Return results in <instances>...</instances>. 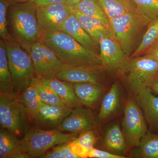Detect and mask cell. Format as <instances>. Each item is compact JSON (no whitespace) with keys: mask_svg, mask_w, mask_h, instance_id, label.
Instances as JSON below:
<instances>
[{"mask_svg":"<svg viewBox=\"0 0 158 158\" xmlns=\"http://www.w3.org/2000/svg\"><path fill=\"white\" fill-rule=\"evenodd\" d=\"M72 10L83 27L99 47L100 41L103 37H112L110 28L101 21L83 14L73 8Z\"/></svg>","mask_w":158,"mask_h":158,"instance_id":"18","label":"cell"},{"mask_svg":"<svg viewBox=\"0 0 158 158\" xmlns=\"http://www.w3.org/2000/svg\"><path fill=\"white\" fill-rule=\"evenodd\" d=\"M135 100L143 112L148 130L158 134V97L146 87L137 94Z\"/></svg>","mask_w":158,"mask_h":158,"instance_id":"15","label":"cell"},{"mask_svg":"<svg viewBox=\"0 0 158 158\" xmlns=\"http://www.w3.org/2000/svg\"><path fill=\"white\" fill-rule=\"evenodd\" d=\"M97 120L91 110L79 105L72 109L58 129L62 131L80 135L94 130L96 125Z\"/></svg>","mask_w":158,"mask_h":158,"instance_id":"12","label":"cell"},{"mask_svg":"<svg viewBox=\"0 0 158 158\" xmlns=\"http://www.w3.org/2000/svg\"><path fill=\"white\" fill-rule=\"evenodd\" d=\"M0 158H29L22 139L4 129H0Z\"/></svg>","mask_w":158,"mask_h":158,"instance_id":"17","label":"cell"},{"mask_svg":"<svg viewBox=\"0 0 158 158\" xmlns=\"http://www.w3.org/2000/svg\"><path fill=\"white\" fill-rule=\"evenodd\" d=\"M131 156L135 158H158V134L148 130L139 145L132 150Z\"/></svg>","mask_w":158,"mask_h":158,"instance_id":"23","label":"cell"},{"mask_svg":"<svg viewBox=\"0 0 158 158\" xmlns=\"http://www.w3.org/2000/svg\"><path fill=\"white\" fill-rule=\"evenodd\" d=\"M76 139L69 141V145L73 152L78 158H88L89 152L81 146Z\"/></svg>","mask_w":158,"mask_h":158,"instance_id":"35","label":"cell"},{"mask_svg":"<svg viewBox=\"0 0 158 158\" xmlns=\"http://www.w3.org/2000/svg\"><path fill=\"white\" fill-rule=\"evenodd\" d=\"M40 158H78L72 149L69 141L53 147L41 156Z\"/></svg>","mask_w":158,"mask_h":158,"instance_id":"31","label":"cell"},{"mask_svg":"<svg viewBox=\"0 0 158 158\" xmlns=\"http://www.w3.org/2000/svg\"><path fill=\"white\" fill-rule=\"evenodd\" d=\"M73 13L72 8L66 3L38 7L37 17L40 36L61 30L63 23Z\"/></svg>","mask_w":158,"mask_h":158,"instance_id":"10","label":"cell"},{"mask_svg":"<svg viewBox=\"0 0 158 158\" xmlns=\"http://www.w3.org/2000/svg\"><path fill=\"white\" fill-rule=\"evenodd\" d=\"M122 128L128 146L133 148L139 145L148 131L144 114L136 100L130 98L126 104Z\"/></svg>","mask_w":158,"mask_h":158,"instance_id":"8","label":"cell"},{"mask_svg":"<svg viewBox=\"0 0 158 158\" xmlns=\"http://www.w3.org/2000/svg\"><path fill=\"white\" fill-rule=\"evenodd\" d=\"M42 79L45 84L57 94L68 108L72 110L81 105L75 94L73 83L56 77Z\"/></svg>","mask_w":158,"mask_h":158,"instance_id":"21","label":"cell"},{"mask_svg":"<svg viewBox=\"0 0 158 158\" xmlns=\"http://www.w3.org/2000/svg\"><path fill=\"white\" fill-rule=\"evenodd\" d=\"M158 44V17L151 20L148 24L140 44L130 58L143 56Z\"/></svg>","mask_w":158,"mask_h":158,"instance_id":"25","label":"cell"},{"mask_svg":"<svg viewBox=\"0 0 158 158\" xmlns=\"http://www.w3.org/2000/svg\"><path fill=\"white\" fill-rule=\"evenodd\" d=\"M61 30L73 37L86 48L99 54V47L83 27L73 12L65 20Z\"/></svg>","mask_w":158,"mask_h":158,"instance_id":"16","label":"cell"},{"mask_svg":"<svg viewBox=\"0 0 158 158\" xmlns=\"http://www.w3.org/2000/svg\"><path fill=\"white\" fill-rule=\"evenodd\" d=\"M9 69L13 84V92L19 95L33 84L36 76L30 54L15 40L5 41Z\"/></svg>","mask_w":158,"mask_h":158,"instance_id":"4","label":"cell"},{"mask_svg":"<svg viewBox=\"0 0 158 158\" xmlns=\"http://www.w3.org/2000/svg\"><path fill=\"white\" fill-rule=\"evenodd\" d=\"M99 47L102 64L107 71L119 72L129 59L112 37L106 36L102 38Z\"/></svg>","mask_w":158,"mask_h":158,"instance_id":"13","label":"cell"},{"mask_svg":"<svg viewBox=\"0 0 158 158\" xmlns=\"http://www.w3.org/2000/svg\"><path fill=\"white\" fill-rule=\"evenodd\" d=\"M138 11L150 20L158 17V0H133Z\"/></svg>","mask_w":158,"mask_h":158,"instance_id":"32","label":"cell"},{"mask_svg":"<svg viewBox=\"0 0 158 158\" xmlns=\"http://www.w3.org/2000/svg\"><path fill=\"white\" fill-rule=\"evenodd\" d=\"M10 3L11 2H33L34 0H7Z\"/></svg>","mask_w":158,"mask_h":158,"instance_id":"40","label":"cell"},{"mask_svg":"<svg viewBox=\"0 0 158 158\" xmlns=\"http://www.w3.org/2000/svg\"><path fill=\"white\" fill-rule=\"evenodd\" d=\"M72 8L101 21L110 28L109 19L97 0H82Z\"/></svg>","mask_w":158,"mask_h":158,"instance_id":"28","label":"cell"},{"mask_svg":"<svg viewBox=\"0 0 158 158\" xmlns=\"http://www.w3.org/2000/svg\"><path fill=\"white\" fill-rule=\"evenodd\" d=\"M34 2L38 7H45L59 3L66 4V0H34Z\"/></svg>","mask_w":158,"mask_h":158,"instance_id":"36","label":"cell"},{"mask_svg":"<svg viewBox=\"0 0 158 158\" xmlns=\"http://www.w3.org/2000/svg\"><path fill=\"white\" fill-rule=\"evenodd\" d=\"M73 89L80 104L92 107L102 96L104 85L90 82H78L73 83Z\"/></svg>","mask_w":158,"mask_h":158,"instance_id":"20","label":"cell"},{"mask_svg":"<svg viewBox=\"0 0 158 158\" xmlns=\"http://www.w3.org/2000/svg\"><path fill=\"white\" fill-rule=\"evenodd\" d=\"M37 8L34 2H11L8 8L9 33L29 53L33 45L40 39Z\"/></svg>","mask_w":158,"mask_h":158,"instance_id":"1","label":"cell"},{"mask_svg":"<svg viewBox=\"0 0 158 158\" xmlns=\"http://www.w3.org/2000/svg\"><path fill=\"white\" fill-rule=\"evenodd\" d=\"M33 84L37 88L40 98L43 103L65 107H67L57 94L45 84L42 79L36 77Z\"/></svg>","mask_w":158,"mask_h":158,"instance_id":"29","label":"cell"},{"mask_svg":"<svg viewBox=\"0 0 158 158\" xmlns=\"http://www.w3.org/2000/svg\"><path fill=\"white\" fill-rule=\"evenodd\" d=\"M78 135L65 133L57 128L28 127L21 139L26 152L30 158H40L53 147L73 140Z\"/></svg>","mask_w":158,"mask_h":158,"instance_id":"5","label":"cell"},{"mask_svg":"<svg viewBox=\"0 0 158 158\" xmlns=\"http://www.w3.org/2000/svg\"><path fill=\"white\" fill-rule=\"evenodd\" d=\"M147 87L152 90V92L158 94V72L153 78Z\"/></svg>","mask_w":158,"mask_h":158,"instance_id":"37","label":"cell"},{"mask_svg":"<svg viewBox=\"0 0 158 158\" xmlns=\"http://www.w3.org/2000/svg\"><path fill=\"white\" fill-rule=\"evenodd\" d=\"M130 92L136 96L158 72V61L148 55L130 58L119 71Z\"/></svg>","mask_w":158,"mask_h":158,"instance_id":"6","label":"cell"},{"mask_svg":"<svg viewBox=\"0 0 158 158\" xmlns=\"http://www.w3.org/2000/svg\"><path fill=\"white\" fill-rule=\"evenodd\" d=\"M107 71L102 64L66 65L56 77L73 84L78 82H90L104 85L105 74Z\"/></svg>","mask_w":158,"mask_h":158,"instance_id":"11","label":"cell"},{"mask_svg":"<svg viewBox=\"0 0 158 158\" xmlns=\"http://www.w3.org/2000/svg\"><path fill=\"white\" fill-rule=\"evenodd\" d=\"M28 114L18 95L0 92L1 127L19 137L28 127Z\"/></svg>","mask_w":158,"mask_h":158,"instance_id":"7","label":"cell"},{"mask_svg":"<svg viewBox=\"0 0 158 158\" xmlns=\"http://www.w3.org/2000/svg\"><path fill=\"white\" fill-rule=\"evenodd\" d=\"M109 20L122 15L138 11L133 0H97Z\"/></svg>","mask_w":158,"mask_h":158,"instance_id":"24","label":"cell"},{"mask_svg":"<svg viewBox=\"0 0 158 158\" xmlns=\"http://www.w3.org/2000/svg\"><path fill=\"white\" fill-rule=\"evenodd\" d=\"M10 4L7 0H0V37L5 41L14 40L9 33L7 16Z\"/></svg>","mask_w":158,"mask_h":158,"instance_id":"30","label":"cell"},{"mask_svg":"<svg viewBox=\"0 0 158 158\" xmlns=\"http://www.w3.org/2000/svg\"><path fill=\"white\" fill-rule=\"evenodd\" d=\"M145 55H148L153 57L158 61V44L153 48L149 52H148Z\"/></svg>","mask_w":158,"mask_h":158,"instance_id":"38","label":"cell"},{"mask_svg":"<svg viewBox=\"0 0 158 158\" xmlns=\"http://www.w3.org/2000/svg\"><path fill=\"white\" fill-rule=\"evenodd\" d=\"M29 54L33 62L36 76L40 78L56 77L66 65L40 40L33 45Z\"/></svg>","mask_w":158,"mask_h":158,"instance_id":"9","label":"cell"},{"mask_svg":"<svg viewBox=\"0 0 158 158\" xmlns=\"http://www.w3.org/2000/svg\"><path fill=\"white\" fill-rule=\"evenodd\" d=\"M103 146L109 152L125 156L128 146L119 125L113 124L106 130L104 136Z\"/></svg>","mask_w":158,"mask_h":158,"instance_id":"19","label":"cell"},{"mask_svg":"<svg viewBox=\"0 0 158 158\" xmlns=\"http://www.w3.org/2000/svg\"><path fill=\"white\" fill-rule=\"evenodd\" d=\"M88 158H126V157L117 155L106 150L93 148L89 152Z\"/></svg>","mask_w":158,"mask_h":158,"instance_id":"34","label":"cell"},{"mask_svg":"<svg viewBox=\"0 0 158 158\" xmlns=\"http://www.w3.org/2000/svg\"><path fill=\"white\" fill-rule=\"evenodd\" d=\"M81 1L82 0H66V4L72 8Z\"/></svg>","mask_w":158,"mask_h":158,"instance_id":"39","label":"cell"},{"mask_svg":"<svg viewBox=\"0 0 158 158\" xmlns=\"http://www.w3.org/2000/svg\"><path fill=\"white\" fill-rule=\"evenodd\" d=\"M19 94V97L27 110L30 121L33 122L42 102L37 88L33 84L22 91Z\"/></svg>","mask_w":158,"mask_h":158,"instance_id":"27","label":"cell"},{"mask_svg":"<svg viewBox=\"0 0 158 158\" xmlns=\"http://www.w3.org/2000/svg\"><path fill=\"white\" fill-rule=\"evenodd\" d=\"M121 99V90L118 82L113 83L102 102L97 120L104 121L113 115L119 108Z\"/></svg>","mask_w":158,"mask_h":158,"instance_id":"22","label":"cell"},{"mask_svg":"<svg viewBox=\"0 0 158 158\" xmlns=\"http://www.w3.org/2000/svg\"><path fill=\"white\" fill-rule=\"evenodd\" d=\"M40 40L66 65L102 64L99 54L86 48L61 30L42 34Z\"/></svg>","mask_w":158,"mask_h":158,"instance_id":"2","label":"cell"},{"mask_svg":"<svg viewBox=\"0 0 158 158\" xmlns=\"http://www.w3.org/2000/svg\"><path fill=\"white\" fill-rule=\"evenodd\" d=\"M72 109L47 104L42 102L39 112L34 118V122L39 127L44 129H58Z\"/></svg>","mask_w":158,"mask_h":158,"instance_id":"14","label":"cell"},{"mask_svg":"<svg viewBox=\"0 0 158 158\" xmlns=\"http://www.w3.org/2000/svg\"><path fill=\"white\" fill-rule=\"evenodd\" d=\"M76 140L81 146L90 152L96 143V134L94 130L87 131L80 134Z\"/></svg>","mask_w":158,"mask_h":158,"instance_id":"33","label":"cell"},{"mask_svg":"<svg viewBox=\"0 0 158 158\" xmlns=\"http://www.w3.org/2000/svg\"><path fill=\"white\" fill-rule=\"evenodd\" d=\"M0 92L14 93L6 44L5 41L2 39L0 40Z\"/></svg>","mask_w":158,"mask_h":158,"instance_id":"26","label":"cell"},{"mask_svg":"<svg viewBox=\"0 0 158 158\" xmlns=\"http://www.w3.org/2000/svg\"><path fill=\"white\" fill-rule=\"evenodd\" d=\"M151 20L139 11L128 12L109 20L112 37L119 44L129 58L138 37Z\"/></svg>","mask_w":158,"mask_h":158,"instance_id":"3","label":"cell"}]
</instances>
